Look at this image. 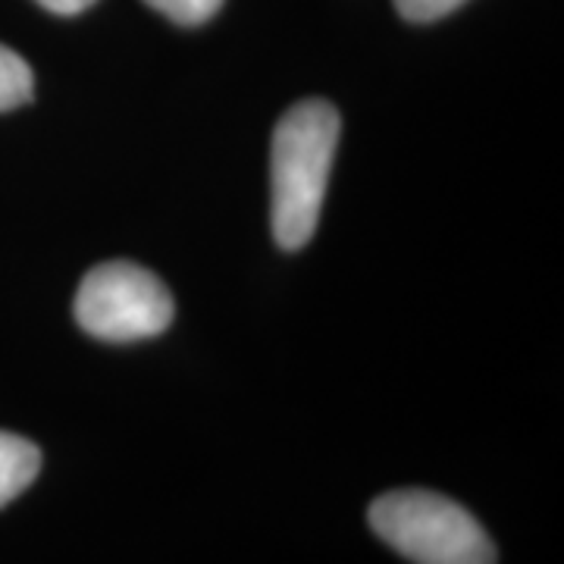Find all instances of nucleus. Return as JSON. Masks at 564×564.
I'll use <instances>...</instances> for the list:
<instances>
[{
  "instance_id": "obj_6",
  "label": "nucleus",
  "mask_w": 564,
  "mask_h": 564,
  "mask_svg": "<svg viewBox=\"0 0 564 564\" xmlns=\"http://www.w3.org/2000/svg\"><path fill=\"white\" fill-rule=\"evenodd\" d=\"M144 3L176 25H202L210 17H217V10L223 7V0H144Z\"/></svg>"
},
{
  "instance_id": "obj_4",
  "label": "nucleus",
  "mask_w": 564,
  "mask_h": 564,
  "mask_svg": "<svg viewBox=\"0 0 564 564\" xmlns=\"http://www.w3.org/2000/svg\"><path fill=\"white\" fill-rule=\"evenodd\" d=\"M41 470L39 445L22 440L17 433L0 430V508L22 496L35 484Z\"/></svg>"
},
{
  "instance_id": "obj_2",
  "label": "nucleus",
  "mask_w": 564,
  "mask_h": 564,
  "mask_svg": "<svg viewBox=\"0 0 564 564\" xmlns=\"http://www.w3.org/2000/svg\"><path fill=\"white\" fill-rule=\"evenodd\" d=\"M373 533L414 564H496L477 518L430 489H395L370 505Z\"/></svg>"
},
{
  "instance_id": "obj_7",
  "label": "nucleus",
  "mask_w": 564,
  "mask_h": 564,
  "mask_svg": "<svg viewBox=\"0 0 564 564\" xmlns=\"http://www.w3.org/2000/svg\"><path fill=\"white\" fill-rule=\"evenodd\" d=\"M464 0H395V10L411 22H433L458 10Z\"/></svg>"
},
{
  "instance_id": "obj_5",
  "label": "nucleus",
  "mask_w": 564,
  "mask_h": 564,
  "mask_svg": "<svg viewBox=\"0 0 564 564\" xmlns=\"http://www.w3.org/2000/svg\"><path fill=\"white\" fill-rule=\"evenodd\" d=\"M32 91H35V79L29 63L7 44H0V113L32 101Z\"/></svg>"
},
{
  "instance_id": "obj_3",
  "label": "nucleus",
  "mask_w": 564,
  "mask_h": 564,
  "mask_svg": "<svg viewBox=\"0 0 564 564\" xmlns=\"http://www.w3.org/2000/svg\"><path fill=\"white\" fill-rule=\"evenodd\" d=\"M173 295L151 270L126 261L95 267L76 295V321L107 343H135L163 333L173 321Z\"/></svg>"
},
{
  "instance_id": "obj_8",
  "label": "nucleus",
  "mask_w": 564,
  "mask_h": 564,
  "mask_svg": "<svg viewBox=\"0 0 564 564\" xmlns=\"http://www.w3.org/2000/svg\"><path fill=\"white\" fill-rule=\"evenodd\" d=\"M44 10L57 13V17H76L82 10H88L95 0H39Z\"/></svg>"
},
{
  "instance_id": "obj_1",
  "label": "nucleus",
  "mask_w": 564,
  "mask_h": 564,
  "mask_svg": "<svg viewBox=\"0 0 564 564\" xmlns=\"http://www.w3.org/2000/svg\"><path fill=\"white\" fill-rule=\"evenodd\" d=\"M336 144L339 113L317 98L289 107L273 132V236L285 251L311 242L317 229Z\"/></svg>"
}]
</instances>
